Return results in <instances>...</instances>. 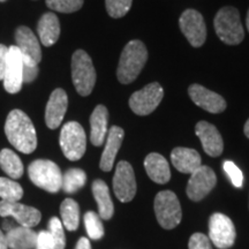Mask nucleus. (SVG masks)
I'll return each instance as SVG.
<instances>
[{
  "label": "nucleus",
  "mask_w": 249,
  "mask_h": 249,
  "mask_svg": "<svg viewBox=\"0 0 249 249\" xmlns=\"http://www.w3.org/2000/svg\"><path fill=\"white\" fill-rule=\"evenodd\" d=\"M6 138L22 154H31L37 148V134L30 118L21 110L8 113L5 124Z\"/></svg>",
  "instance_id": "f257e3e1"
},
{
  "label": "nucleus",
  "mask_w": 249,
  "mask_h": 249,
  "mask_svg": "<svg viewBox=\"0 0 249 249\" xmlns=\"http://www.w3.org/2000/svg\"><path fill=\"white\" fill-rule=\"evenodd\" d=\"M148 60V50L141 40H130L121 52L117 76L120 83L128 85L140 75Z\"/></svg>",
  "instance_id": "f03ea898"
},
{
  "label": "nucleus",
  "mask_w": 249,
  "mask_h": 249,
  "mask_svg": "<svg viewBox=\"0 0 249 249\" xmlns=\"http://www.w3.org/2000/svg\"><path fill=\"white\" fill-rule=\"evenodd\" d=\"M217 36L227 45H238L245 38L240 14L235 7L226 6L218 11L213 20Z\"/></svg>",
  "instance_id": "7ed1b4c3"
},
{
  "label": "nucleus",
  "mask_w": 249,
  "mask_h": 249,
  "mask_svg": "<svg viewBox=\"0 0 249 249\" xmlns=\"http://www.w3.org/2000/svg\"><path fill=\"white\" fill-rule=\"evenodd\" d=\"M71 80L81 96H89L95 87V67L91 58L83 50H77L71 57Z\"/></svg>",
  "instance_id": "20e7f679"
},
{
  "label": "nucleus",
  "mask_w": 249,
  "mask_h": 249,
  "mask_svg": "<svg viewBox=\"0 0 249 249\" xmlns=\"http://www.w3.org/2000/svg\"><path fill=\"white\" fill-rule=\"evenodd\" d=\"M33 183L49 193H58L62 186V173L59 166L48 160H37L28 167Z\"/></svg>",
  "instance_id": "39448f33"
},
{
  "label": "nucleus",
  "mask_w": 249,
  "mask_h": 249,
  "mask_svg": "<svg viewBox=\"0 0 249 249\" xmlns=\"http://www.w3.org/2000/svg\"><path fill=\"white\" fill-rule=\"evenodd\" d=\"M155 213L160 225L165 230H172L181 222V205L177 195L171 191L160 192L155 197Z\"/></svg>",
  "instance_id": "423d86ee"
},
{
  "label": "nucleus",
  "mask_w": 249,
  "mask_h": 249,
  "mask_svg": "<svg viewBox=\"0 0 249 249\" xmlns=\"http://www.w3.org/2000/svg\"><path fill=\"white\" fill-rule=\"evenodd\" d=\"M60 147L65 157L70 160H79L87 149V136L83 127L76 121H70L62 126Z\"/></svg>",
  "instance_id": "0eeeda50"
},
{
  "label": "nucleus",
  "mask_w": 249,
  "mask_h": 249,
  "mask_svg": "<svg viewBox=\"0 0 249 249\" xmlns=\"http://www.w3.org/2000/svg\"><path fill=\"white\" fill-rule=\"evenodd\" d=\"M164 97V90L158 82L149 83L135 91L129 98V107L138 116H148L157 108Z\"/></svg>",
  "instance_id": "6e6552de"
},
{
  "label": "nucleus",
  "mask_w": 249,
  "mask_h": 249,
  "mask_svg": "<svg viewBox=\"0 0 249 249\" xmlns=\"http://www.w3.org/2000/svg\"><path fill=\"white\" fill-rule=\"evenodd\" d=\"M234 224L226 214L216 213L209 219V239L219 249H229L235 241Z\"/></svg>",
  "instance_id": "1a4fd4ad"
},
{
  "label": "nucleus",
  "mask_w": 249,
  "mask_h": 249,
  "mask_svg": "<svg viewBox=\"0 0 249 249\" xmlns=\"http://www.w3.org/2000/svg\"><path fill=\"white\" fill-rule=\"evenodd\" d=\"M179 26L192 46L200 48L204 44L207 38V27L200 12L192 8L186 9L180 17Z\"/></svg>",
  "instance_id": "9d476101"
},
{
  "label": "nucleus",
  "mask_w": 249,
  "mask_h": 249,
  "mask_svg": "<svg viewBox=\"0 0 249 249\" xmlns=\"http://www.w3.org/2000/svg\"><path fill=\"white\" fill-rule=\"evenodd\" d=\"M113 191L120 202L127 203L135 197L136 179L134 170L128 161L121 160L116 167L113 177Z\"/></svg>",
  "instance_id": "9b49d317"
},
{
  "label": "nucleus",
  "mask_w": 249,
  "mask_h": 249,
  "mask_svg": "<svg viewBox=\"0 0 249 249\" xmlns=\"http://www.w3.org/2000/svg\"><path fill=\"white\" fill-rule=\"evenodd\" d=\"M217 183L216 174L213 169L205 165H201L195 172L191 174L188 185H187V195L192 201L198 202L213 191Z\"/></svg>",
  "instance_id": "f8f14e48"
},
{
  "label": "nucleus",
  "mask_w": 249,
  "mask_h": 249,
  "mask_svg": "<svg viewBox=\"0 0 249 249\" xmlns=\"http://www.w3.org/2000/svg\"><path fill=\"white\" fill-rule=\"evenodd\" d=\"M0 216L1 217H13L20 226L34 227L38 225L40 222L39 210L36 208L24 205L20 202H7L0 201Z\"/></svg>",
  "instance_id": "ddd939ff"
},
{
  "label": "nucleus",
  "mask_w": 249,
  "mask_h": 249,
  "mask_svg": "<svg viewBox=\"0 0 249 249\" xmlns=\"http://www.w3.org/2000/svg\"><path fill=\"white\" fill-rule=\"evenodd\" d=\"M2 82H4L6 91L9 93L20 92L22 88V54L17 45H12L8 48L7 67H6Z\"/></svg>",
  "instance_id": "4468645a"
},
{
  "label": "nucleus",
  "mask_w": 249,
  "mask_h": 249,
  "mask_svg": "<svg viewBox=\"0 0 249 249\" xmlns=\"http://www.w3.org/2000/svg\"><path fill=\"white\" fill-rule=\"evenodd\" d=\"M188 93L191 96L192 101L197 107L203 110L210 112V113H220L225 111L226 102L222 96L217 92L210 91L209 89L204 88L201 85H192L188 89Z\"/></svg>",
  "instance_id": "2eb2a0df"
},
{
  "label": "nucleus",
  "mask_w": 249,
  "mask_h": 249,
  "mask_svg": "<svg viewBox=\"0 0 249 249\" xmlns=\"http://www.w3.org/2000/svg\"><path fill=\"white\" fill-rule=\"evenodd\" d=\"M15 42L23 59L36 65L39 64L42 60V50L33 30L24 26L18 27L15 30Z\"/></svg>",
  "instance_id": "dca6fc26"
},
{
  "label": "nucleus",
  "mask_w": 249,
  "mask_h": 249,
  "mask_svg": "<svg viewBox=\"0 0 249 249\" xmlns=\"http://www.w3.org/2000/svg\"><path fill=\"white\" fill-rule=\"evenodd\" d=\"M68 107L67 93L64 89H55L50 96L45 108V123L50 129L60 126Z\"/></svg>",
  "instance_id": "f3484780"
},
{
  "label": "nucleus",
  "mask_w": 249,
  "mask_h": 249,
  "mask_svg": "<svg viewBox=\"0 0 249 249\" xmlns=\"http://www.w3.org/2000/svg\"><path fill=\"white\" fill-rule=\"evenodd\" d=\"M195 133L201 140L202 147L205 154L211 157H218L222 155L224 149V142L222 135L213 124L207 121H200L196 124Z\"/></svg>",
  "instance_id": "a211bd4d"
},
{
  "label": "nucleus",
  "mask_w": 249,
  "mask_h": 249,
  "mask_svg": "<svg viewBox=\"0 0 249 249\" xmlns=\"http://www.w3.org/2000/svg\"><path fill=\"white\" fill-rule=\"evenodd\" d=\"M124 136V132L123 128L118 126H112L107 132V143H105L104 151H103L101 157V163H99V167L104 171V172H108L113 167L114 160H116L117 154L119 151L123 143Z\"/></svg>",
  "instance_id": "6ab92c4d"
},
{
  "label": "nucleus",
  "mask_w": 249,
  "mask_h": 249,
  "mask_svg": "<svg viewBox=\"0 0 249 249\" xmlns=\"http://www.w3.org/2000/svg\"><path fill=\"white\" fill-rule=\"evenodd\" d=\"M171 160L179 172L192 174L201 166V156L191 148H176L171 152Z\"/></svg>",
  "instance_id": "aec40b11"
},
{
  "label": "nucleus",
  "mask_w": 249,
  "mask_h": 249,
  "mask_svg": "<svg viewBox=\"0 0 249 249\" xmlns=\"http://www.w3.org/2000/svg\"><path fill=\"white\" fill-rule=\"evenodd\" d=\"M108 124V111L104 105H98L90 117V141L96 147H101L107 140Z\"/></svg>",
  "instance_id": "412c9836"
},
{
  "label": "nucleus",
  "mask_w": 249,
  "mask_h": 249,
  "mask_svg": "<svg viewBox=\"0 0 249 249\" xmlns=\"http://www.w3.org/2000/svg\"><path fill=\"white\" fill-rule=\"evenodd\" d=\"M144 169L147 171L149 178L156 183L164 185L170 181V165L164 156L157 154V152L149 154L144 160Z\"/></svg>",
  "instance_id": "4be33fe9"
},
{
  "label": "nucleus",
  "mask_w": 249,
  "mask_h": 249,
  "mask_svg": "<svg viewBox=\"0 0 249 249\" xmlns=\"http://www.w3.org/2000/svg\"><path fill=\"white\" fill-rule=\"evenodd\" d=\"M40 43L44 46H52L60 36V22L54 13H45L39 18L37 26Z\"/></svg>",
  "instance_id": "5701e85b"
},
{
  "label": "nucleus",
  "mask_w": 249,
  "mask_h": 249,
  "mask_svg": "<svg viewBox=\"0 0 249 249\" xmlns=\"http://www.w3.org/2000/svg\"><path fill=\"white\" fill-rule=\"evenodd\" d=\"M9 249H34L37 241V233L30 227L20 226L6 233Z\"/></svg>",
  "instance_id": "b1692460"
},
{
  "label": "nucleus",
  "mask_w": 249,
  "mask_h": 249,
  "mask_svg": "<svg viewBox=\"0 0 249 249\" xmlns=\"http://www.w3.org/2000/svg\"><path fill=\"white\" fill-rule=\"evenodd\" d=\"M92 194L98 205V216L101 219H111L114 213V205L111 200L108 187L103 180L98 179L92 182Z\"/></svg>",
  "instance_id": "393cba45"
},
{
  "label": "nucleus",
  "mask_w": 249,
  "mask_h": 249,
  "mask_svg": "<svg viewBox=\"0 0 249 249\" xmlns=\"http://www.w3.org/2000/svg\"><path fill=\"white\" fill-rule=\"evenodd\" d=\"M0 167L11 179H20L24 171L20 157L9 149L0 151Z\"/></svg>",
  "instance_id": "a878e982"
},
{
  "label": "nucleus",
  "mask_w": 249,
  "mask_h": 249,
  "mask_svg": "<svg viewBox=\"0 0 249 249\" xmlns=\"http://www.w3.org/2000/svg\"><path fill=\"white\" fill-rule=\"evenodd\" d=\"M61 223L68 231H75L80 224V207L71 198H66L60 205Z\"/></svg>",
  "instance_id": "bb28decb"
},
{
  "label": "nucleus",
  "mask_w": 249,
  "mask_h": 249,
  "mask_svg": "<svg viewBox=\"0 0 249 249\" xmlns=\"http://www.w3.org/2000/svg\"><path fill=\"white\" fill-rule=\"evenodd\" d=\"M87 182V174L81 169H70L62 174L61 189L67 194H74L80 191Z\"/></svg>",
  "instance_id": "cd10ccee"
},
{
  "label": "nucleus",
  "mask_w": 249,
  "mask_h": 249,
  "mask_svg": "<svg viewBox=\"0 0 249 249\" xmlns=\"http://www.w3.org/2000/svg\"><path fill=\"white\" fill-rule=\"evenodd\" d=\"M23 196L20 183L9 178H0V198L1 201L18 202Z\"/></svg>",
  "instance_id": "c85d7f7f"
},
{
  "label": "nucleus",
  "mask_w": 249,
  "mask_h": 249,
  "mask_svg": "<svg viewBox=\"0 0 249 249\" xmlns=\"http://www.w3.org/2000/svg\"><path fill=\"white\" fill-rule=\"evenodd\" d=\"M85 226L88 236L92 240H99L104 236V226L98 213L93 211H88L85 214Z\"/></svg>",
  "instance_id": "c756f323"
},
{
  "label": "nucleus",
  "mask_w": 249,
  "mask_h": 249,
  "mask_svg": "<svg viewBox=\"0 0 249 249\" xmlns=\"http://www.w3.org/2000/svg\"><path fill=\"white\" fill-rule=\"evenodd\" d=\"M85 0H46L50 9L60 13H74L82 8Z\"/></svg>",
  "instance_id": "7c9ffc66"
},
{
  "label": "nucleus",
  "mask_w": 249,
  "mask_h": 249,
  "mask_svg": "<svg viewBox=\"0 0 249 249\" xmlns=\"http://www.w3.org/2000/svg\"><path fill=\"white\" fill-rule=\"evenodd\" d=\"M49 233L54 244V249H64L66 246L64 225L57 217H52L49 222Z\"/></svg>",
  "instance_id": "2f4dec72"
},
{
  "label": "nucleus",
  "mask_w": 249,
  "mask_h": 249,
  "mask_svg": "<svg viewBox=\"0 0 249 249\" xmlns=\"http://www.w3.org/2000/svg\"><path fill=\"white\" fill-rule=\"evenodd\" d=\"M133 0H105L108 15L113 18H123L129 12Z\"/></svg>",
  "instance_id": "473e14b6"
},
{
  "label": "nucleus",
  "mask_w": 249,
  "mask_h": 249,
  "mask_svg": "<svg viewBox=\"0 0 249 249\" xmlns=\"http://www.w3.org/2000/svg\"><path fill=\"white\" fill-rule=\"evenodd\" d=\"M223 169L226 172L230 180H231L233 186L236 187V188H241V187L244 186V174H242L241 170L239 169L233 161L231 160L224 161Z\"/></svg>",
  "instance_id": "72a5a7b5"
},
{
  "label": "nucleus",
  "mask_w": 249,
  "mask_h": 249,
  "mask_svg": "<svg viewBox=\"0 0 249 249\" xmlns=\"http://www.w3.org/2000/svg\"><path fill=\"white\" fill-rule=\"evenodd\" d=\"M38 65L22 58V79L23 83H31L38 75Z\"/></svg>",
  "instance_id": "f704fd0d"
},
{
  "label": "nucleus",
  "mask_w": 249,
  "mask_h": 249,
  "mask_svg": "<svg viewBox=\"0 0 249 249\" xmlns=\"http://www.w3.org/2000/svg\"><path fill=\"white\" fill-rule=\"evenodd\" d=\"M189 249H213L210 239L203 233H194L189 239Z\"/></svg>",
  "instance_id": "c9c22d12"
},
{
  "label": "nucleus",
  "mask_w": 249,
  "mask_h": 249,
  "mask_svg": "<svg viewBox=\"0 0 249 249\" xmlns=\"http://www.w3.org/2000/svg\"><path fill=\"white\" fill-rule=\"evenodd\" d=\"M35 249H54V244L49 231H40L37 234Z\"/></svg>",
  "instance_id": "e433bc0d"
},
{
  "label": "nucleus",
  "mask_w": 249,
  "mask_h": 249,
  "mask_svg": "<svg viewBox=\"0 0 249 249\" xmlns=\"http://www.w3.org/2000/svg\"><path fill=\"white\" fill-rule=\"evenodd\" d=\"M8 48L4 44H0V81L4 80L6 67H7Z\"/></svg>",
  "instance_id": "4c0bfd02"
},
{
  "label": "nucleus",
  "mask_w": 249,
  "mask_h": 249,
  "mask_svg": "<svg viewBox=\"0 0 249 249\" xmlns=\"http://www.w3.org/2000/svg\"><path fill=\"white\" fill-rule=\"evenodd\" d=\"M75 249H91V245H90L89 239L87 238H80V240L77 241Z\"/></svg>",
  "instance_id": "58836bf2"
},
{
  "label": "nucleus",
  "mask_w": 249,
  "mask_h": 249,
  "mask_svg": "<svg viewBox=\"0 0 249 249\" xmlns=\"http://www.w3.org/2000/svg\"><path fill=\"white\" fill-rule=\"evenodd\" d=\"M0 249H8L7 240H6V234L0 230Z\"/></svg>",
  "instance_id": "ea45409f"
},
{
  "label": "nucleus",
  "mask_w": 249,
  "mask_h": 249,
  "mask_svg": "<svg viewBox=\"0 0 249 249\" xmlns=\"http://www.w3.org/2000/svg\"><path fill=\"white\" fill-rule=\"evenodd\" d=\"M14 229V225L12 222H5L4 223V230H6V233L8 231H11V230Z\"/></svg>",
  "instance_id": "a19ab883"
},
{
  "label": "nucleus",
  "mask_w": 249,
  "mask_h": 249,
  "mask_svg": "<svg viewBox=\"0 0 249 249\" xmlns=\"http://www.w3.org/2000/svg\"><path fill=\"white\" fill-rule=\"evenodd\" d=\"M244 132H245V135L247 136L249 139V119L247 120V123L245 124V128H244Z\"/></svg>",
  "instance_id": "79ce46f5"
},
{
  "label": "nucleus",
  "mask_w": 249,
  "mask_h": 249,
  "mask_svg": "<svg viewBox=\"0 0 249 249\" xmlns=\"http://www.w3.org/2000/svg\"><path fill=\"white\" fill-rule=\"evenodd\" d=\"M246 24H247V29L249 31V9H248V13H247V18H246Z\"/></svg>",
  "instance_id": "37998d69"
},
{
  "label": "nucleus",
  "mask_w": 249,
  "mask_h": 249,
  "mask_svg": "<svg viewBox=\"0 0 249 249\" xmlns=\"http://www.w3.org/2000/svg\"><path fill=\"white\" fill-rule=\"evenodd\" d=\"M6 1V0H0V2H5Z\"/></svg>",
  "instance_id": "c03bdc74"
}]
</instances>
